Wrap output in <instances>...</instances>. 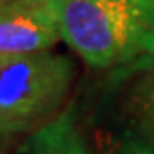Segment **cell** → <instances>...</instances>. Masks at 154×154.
Here are the masks:
<instances>
[{"label": "cell", "instance_id": "ba28073f", "mask_svg": "<svg viewBox=\"0 0 154 154\" xmlns=\"http://www.w3.org/2000/svg\"><path fill=\"white\" fill-rule=\"evenodd\" d=\"M151 2H154V0H151Z\"/></svg>", "mask_w": 154, "mask_h": 154}, {"label": "cell", "instance_id": "6da1fadb", "mask_svg": "<svg viewBox=\"0 0 154 154\" xmlns=\"http://www.w3.org/2000/svg\"><path fill=\"white\" fill-rule=\"evenodd\" d=\"M62 39L89 65L106 69L154 55V2L57 0Z\"/></svg>", "mask_w": 154, "mask_h": 154}, {"label": "cell", "instance_id": "5b68a950", "mask_svg": "<svg viewBox=\"0 0 154 154\" xmlns=\"http://www.w3.org/2000/svg\"><path fill=\"white\" fill-rule=\"evenodd\" d=\"M111 154H154V146L144 139L128 137L118 144Z\"/></svg>", "mask_w": 154, "mask_h": 154}, {"label": "cell", "instance_id": "277c9868", "mask_svg": "<svg viewBox=\"0 0 154 154\" xmlns=\"http://www.w3.org/2000/svg\"><path fill=\"white\" fill-rule=\"evenodd\" d=\"M14 154H91L67 110L24 139Z\"/></svg>", "mask_w": 154, "mask_h": 154}, {"label": "cell", "instance_id": "8992f818", "mask_svg": "<svg viewBox=\"0 0 154 154\" xmlns=\"http://www.w3.org/2000/svg\"><path fill=\"white\" fill-rule=\"evenodd\" d=\"M9 2H11V0H0V11H2V9H4V7H5Z\"/></svg>", "mask_w": 154, "mask_h": 154}, {"label": "cell", "instance_id": "3957f363", "mask_svg": "<svg viewBox=\"0 0 154 154\" xmlns=\"http://www.w3.org/2000/svg\"><path fill=\"white\" fill-rule=\"evenodd\" d=\"M60 38L57 0L9 2L0 11V53L48 51Z\"/></svg>", "mask_w": 154, "mask_h": 154}, {"label": "cell", "instance_id": "52a82bcc", "mask_svg": "<svg viewBox=\"0 0 154 154\" xmlns=\"http://www.w3.org/2000/svg\"><path fill=\"white\" fill-rule=\"evenodd\" d=\"M11 2H36V0H11Z\"/></svg>", "mask_w": 154, "mask_h": 154}, {"label": "cell", "instance_id": "7a4b0ae2", "mask_svg": "<svg viewBox=\"0 0 154 154\" xmlns=\"http://www.w3.org/2000/svg\"><path fill=\"white\" fill-rule=\"evenodd\" d=\"M74 63L51 51L0 53V154L57 116Z\"/></svg>", "mask_w": 154, "mask_h": 154}]
</instances>
